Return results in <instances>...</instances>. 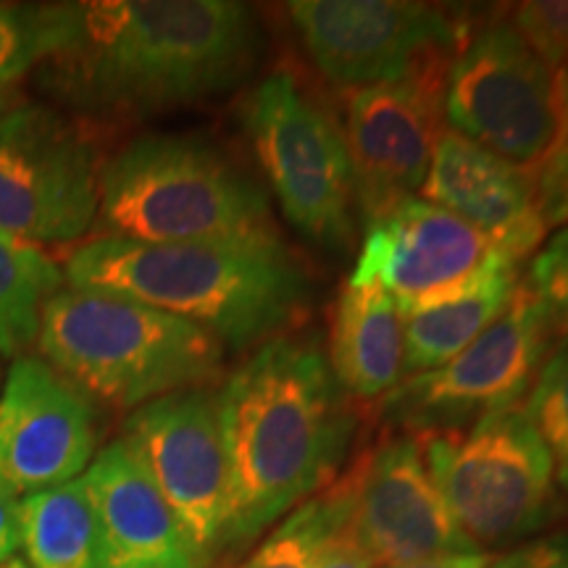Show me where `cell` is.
I'll return each mask as SVG.
<instances>
[{"mask_svg": "<svg viewBox=\"0 0 568 568\" xmlns=\"http://www.w3.org/2000/svg\"><path fill=\"white\" fill-rule=\"evenodd\" d=\"M261 45L255 13L234 0H82L42 80L71 109L148 116L237 88Z\"/></svg>", "mask_w": 568, "mask_h": 568, "instance_id": "6da1fadb", "label": "cell"}, {"mask_svg": "<svg viewBox=\"0 0 568 568\" xmlns=\"http://www.w3.org/2000/svg\"><path fill=\"white\" fill-rule=\"evenodd\" d=\"M219 424L240 550L337 479L355 416L316 339L280 335L219 387Z\"/></svg>", "mask_w": 568, "mask_h": 568, "instance_id": "7a4b0ae2", "label": "cell"}, {"mask_svg": "<svg viewBox=\"0 0 568 568\" xmlns=\"http://www.w3.org/2000/svg\"><path fill=\"white\" fill-rule=\"evenodd\" d=\"M63 280L180 316L232 347L280 337L311 295L282 237L172 245L95 237L69 255Z\"/></svg>", "mask_w": 568, "mask_h": 568, "instance_id": "3957f363", "label": "cell"}, {"mask_svg": "<svg viewBox=\"0 0 568 568\" xmlns=\"http://www.w3.org/2000/svg\"><path fill=\"white\" fill-rule=\"evenodd\" d=\"M98 237L234 243L280 237L266 190L197 134L151 132L101 166Z\"/></svg>", "mask_w": 568, "mask_h": 568, "instance_id": "277c9868", "label": "cell"}, {"mask_svg": "<svg viewBox=\"0 0 568 568\" xmlns=\"http://www.w3.org/2000/svg\"><path fill=\"white\" fill-rule=\"evenodd\" d=\"M38 347L71 385L119 410L209 387L224 366V345L201 326L71 284L42 305Z\"/></svg>", "mask_w": 568, "mask_h": 568, "instance_id": "5b68a950", "label": "cell"}, {"mask_svg": "<svg viewBox=\"0 0 568 568\" xmlns=\"http://www.w3.org/2000/svg\"><path fill=\"white\" fill-rule=\"evenodd\" d=\"M418 439L453 521L477 550L521 542L564 514L550 453L524 406Z\"/></svg>", "mask_w": 568, "mask_h": 568, "instance_id": "8992f818", "label": "cell"}, {"mask_svg": "<svg viewBox=\"0 0 568 568\" xmlns=\"http://www.w3.org/2000/svg\"><path fill=\"white\" fill-rule=\"evenodd\" d=\"M445 124L537 180L568 134V74L539 59L510 21H493L450 63Z\"/></svg>", "mask_w": 568, "mask_h": 568, "instance_id": "52a82bcc", "label": "cell"}, {"mask_svg": "<svg viewBox=\"0 0 568 568\" xmlns=\"http://www.w3.org/2000/svg\"><path fill=\"white\" fill-rule=\"evenodd\" d=\"M243 122L255 159L290 224L326 251L355 240L353 169L343 124L290 71L251 92Z\"/></svg>", "mask_w": 568, "mask_h": 568, "instance_id": "ba28073f", "label": "cell"}, {"mask_svg": "<svg viewBox=\"0 0 568 568\" xmlns=\"http://www.w3.org/2000/svg\"><path fill=\"white\" fill-rule=\"evenodd\" d=\"M101 163L74 122L48 105L0 113V234L21 245L74 243L98 219Z\"/></svg>", "mask_w": 568, "mask_h": 568, "instance_id": "9c48e42d", "label": "cell"}, {"mask_svg": "<svg viewBox=\"0 0 568 568\" xmlns=\"http://www.w3.org/2000/svg\"><path fill=\"white\" fill-rule=\"evenodd\" d=\"M552 347L548 318L521 282L516 301L485 335L435 372L400 382L382 410L416 437L466 429L481 416L521 406Z\"/></svg>", "mask_w": 568, "mask_h": 568, "instance_id": "30bf717a", "label": "cell"}, {"mask_svg": "<svg viewBox=\"0 0 568 568\" xmlns=\"http://www.w3.org/2000/svg\"><path fill=\"white\" fill-rule=\"evenodd\" d=\"M122 439L209 568L226 550L232 516L219 389L193 387L132 410Z\"/></svg>", "mask_w": 568, "mask_h": 568, "instance_id": "8fae6325", "label": "cell"}, {"mask_svg": "<svg viewBox=\"0 0 568 568\" xmlns=\"http://www.w3.org/2000/svg\"><path fill=\"white\" fill-rule=\"evenodd\" d=\"M456 53H437L397 80L355 90L347 103V155L355 216L368 226L418 197L439 132L445 130V84Z\"/></svg>", "mask_w": 568, "mask_h": 568, "instance_id": "7c38bea8", "label": "cell"}, {"mask_svg": "<svg viewBox=\"0 0 568 568\" xmlns=\"http://www.w3.org/2000/svg\"><path fill=\"white\" fill-rule=\"evenodd\" d=\"M287 13L322 77L353 92L458 53L468 40L458 17L414 0H295Z\"/></svg>", "mask_w": 568, "mask_h": 568, "instance_id": "4fadbf2b", "label": "cell"}, {"mask_svg": "<svg viewBox=\"0 0 568 568\" xmlns=\"http://www.w3.org/2000/svg\"><path fill=\"white\" fill-rule=\"evenodd\" d=\"M506 264L518 261L477 226L424 197H410L366 226L347 282L376 284L406 316L466 293Z\"/></svg>", "mask_w": 568, "mask_h": 568, "instance_id": "5bb4252c", "label": "cell"}, {"mask_svg": "<svg viewBox=\"0 0 568 568\" xmlns=\"http://www.w3.org/2000/svg\"><path fill=\"white\" fill-rule=\"evenodd\" d=\"M98 456L92 397L38 355H21L0 389V493L24 500L80 479Z\"/></svg>", "mask_w": 568, "mask_h": 568, "instance_id": "9a60e30c", "label": "cell"}, {"mask_svg": "<svg viewBox=\"0 0 568 568\" xmlns=\"http://www.w3.org/2000/svg\"><path fill=\"white\" fill-rule=\"evenodd\" d=\"M353 468L351 529L376 568L477 550L453 521L416 435L382 439Z\"/></svg>", "mask_w": 568, "mask_h": 568, "instance_id": "2e32d148", "label": "cell"}, {"mask_svg": "<svg viewBox=\"0 0 568 568\" xmlns=\"http://www.w3.org/2000/svg\"><path fill=\"white\" fill-rule=\"evenodd\" d=\"M418 197L477 226L518 264L531 258L548 234L539 216L535 176L450 126L439 132Z\"/></svg>", "mask_w": 568, "mask_h": 568, "instance_id": "e0dca14e", "label": "cell"}, {"mask_svg": "<svg viewBox=\"0 0 568 568\" xmlns=\"http://www.w3.org/2000/svg\"><path fill=\"white\" fill-rule=\"evenodd\" d=\"M103 568H203L187 535L122 437L82 474Z\"/></svg>", "mask_w": 568, "mask_h": 568, "instance_id": "ac0fdd59", "label": "cell"}, {"mask_svg": "<svg viewBox=\"0 0 568 568\" xmlns=\"http://www.w3.org/2000/svg\"><path fill=\"white\" fill-rule=\"evenodd\" d=\"M397 303L376 284H345L335 303L329 361L347 400H379L400 385L406 335Z\"/></svg>", "mask_w": 568, "mask_h": 568, "instance_id": "d6986e66", "label": "cell"}, {"mask_svg": "<svg viewBox=\"0 0 568 568\" xmlns=\"http://www.w3.org/2000/svg\"><path fill=\"white\" fill-rule=\"evenodd\" d=\"M521 287V264H506L450 301L406 314L403 372H435L479 339L510 308Z\"/></svg>", "mask_w": 568, "mask_h": 568, "instance_id": "ffe728a7", "label": "cell"}, {"mask_svg": "<svg viewBox=\"0 0 568 568\" xmlns=\"http://www.w3.org/2000/svg\"><path fill=\"white\" fill-rule=\"evenodd\" d=\"M30 568H103L95 518L82 477L21 500Z\"/></svg>", "mask_w": 568, "mask_h": 568, "instance_id": "44dd1931", "label": "cell"}, {"mask_svg": "<svg viewBox=\"0 0 568 568\" xmlns=\"http://www.w3.org/2000/svg\"><path fill=\"white\" fill-rule=\"evenodd\" d=\"M355 503V468L290 510L237 568H314Z\"/></svg>", "mask_w": 568, "mask_h": 568, "instance_id": "7402d4cb", "label": "cell"}, {"mask_svg": "<svg viewBox=\"0 0 568 568\" xmlns=\"http://www.w3.org/2000/svg\"><path fill=\"white\" fill-rule=\"evenodd\" d=\"M67 284L40 247L0 234V355H17L38 339L42 305Z\"/></svg>", "mask_w": 568, "mask_h": 568, "instance_id": "603a6c76", "label": "cell"}, {"mask_svg": "<svg viewBox=\"0 0 568 568\" xmlns=\"http://www.w3.org/2000/svg\"><path fill=\"white\" fill-rule=\"evenodd\" d=\"M71 3H0V95L61 51Z\"/></svg>", "mask_w": 568, "mask_h": 568, "instance_id": "cb8c5ba5", "label": "cell"}, {"mask_svg": "<svg viewBox=\"0 0 568 568\" xmlns=\"http://www.w3.org/2000/svg\"><path fill=\"white\" fill-rule=\"evenodd\" d=\"M524 408L548 447L560 503L568 514V343H556L545 358Z\"/></svg>", "mask_w": 568, "mask_h": 568, "instance_id": "d4e9b609", "label": "cell"}, {"mask_svg": "<svg viewBox=\"0 0 568 568\" xmlns=\"http://www.w3.org/2000/svg\"><path fill=\"white\" fill-rule=\"evenodd\" d=\"M527 284L548 318L556 343H568V224L531 255Z\"/></svg>", "mask_w": 568, "mask_h": 568, "instance_id": "484cf974", "label": "cell"}, {"mask_svg": "<svg viewBox=\"0 0 568 568\" xmlns=\"http://www.w3.org/2000/svg\"><path fill=\"white\" fill-rule=\"evenodd\" d=\"M508 21L539 59L568 74V0L518 3Z\"/></svg>", "mask_w": 568, "mask_h": 568, "instance_id": "4316f807", "label": "cell"}, {"mask_svg": "<svg viewBox=\"0 0 568 568\" xmlns=\"http://www.w3.org/2000/svg\"><path fill=\"white\" fill-rule=\"evenodd\" d=\"M537 205L548 230L568 224V134L537 174Z\"/></svg>", "mask_w": 568, "mask_h": 568, "instance_id": "83f0119b", "label": "cell"}, {"mask_svg": "<svg viewBox=\"0 0 568 568\" xmlns=\"http://www.w3.org/2000/svg\"><path fill=\"white\" fill-rule=\"evenodd\" d=\"M487 568H568V535L531 539L495 556Z\"/></svg>", "mask_w": 568, "mask_h": 568, "instance_id": "f1b7e54d", "label": "cell"}, {"mask_svg": "<svg viewBox=\"0 0 568 568\" xmlns=\"http://www.w3.org/2000/svg\"><path fill=\"white\" fill-rule=\"evenodd\" d=\"M314 568H376L374 560L368 558L364 545L358 542V537L353 535L351 518H347L345 527H339L332 535L326 548L322 550Z\"/></svg>", "mask_w": 568, "mask_h": 568, "instance_id": "f546056e", "label": "cell"}, {"mask_svg": "<svg viewBox=\"0 0 568 568\" xmlns=\"http://www.w3.org/2000/svg\"><path fill=\"white\" fill-rule=\"evenodd\" d=\"M24 539V524H21V500L0 493V564L17 558Z\"/></svg>", "mask_w": 568, "mask_h": 568, "instance_id": "4dcf8cb0", "label": "cell"}, {"mask_svg": "<svg viewBox=\"0 0 568 568\" xmlns=\"http://www.w3.org/2000/svg\"><path fill=\"white\" fill-rule=\"evenodd\" d=\"M495 552H458V556H445L435 560H422V564H408V566H387V568H487L493 564Z\"/></svg>", "mask_w": 568, "mask_h": 568, "instance_id": "1f68e13d", "label": "cell"}, {"mask_svg": "<svg viewBox=\"0 0 568 568\" xmlns=\"http://www.w3.org/2000/svg\"><path fill=\"white\" fill-rule=\"evenodd\" d=\"M0 568H30V564H27L24 558H11V560H6V564H0Z\"/></svg>", "mask_w": 568, "mask_h": 568, "instance_id": "d6a6232c", "label": "cell"}, {"mask_svg": "<svg viewBox=\"0 0 568 568\" xmlns=\"http://www.w3.org/2000/svg\"><path fill=\"white\" fill-rule=\"evenodd\" d=\"M9 109V95H0V113Z\"/></svg>", "mask_w": 568, "mask_h": 568, "instance_id": "836d02e7", "label": "cell"}]
</instances>
